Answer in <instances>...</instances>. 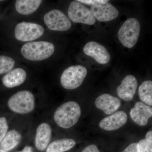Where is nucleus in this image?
Segmentation results:
<instances>
[{"mask_svg": "<svg viewBox=\"0 0 152 152\" xmlns=\"http://www.w3.org/2000/svg\"><path fill=\"white\" fill-rule=\"evenodd\" d=\"M55 51L54 45L45 41L26 43L20 50L23 57L31 61H40L47 59L53 56Z\"/></svg>", "mask_w": 152, "mask_h": 152, "instance_id": "1", "label": "nucleus"}, {"mask_svg": "<svg viewBox=\"0 0 152 152\" xmlns=\"http://www.w3.org/2000/svg\"><path fill=\"white\" fill-rule=\"evenodd\" d=\"M81 115V110L80 105L74 101H69L57 108L54 115V120L60 127L67 129L78 122Z\"/></svg>", "mask_w": 152, "mask_h": 152, "instance_id": "2", "label": "nucleus"}, {"mask_svg": "<svg viewBox=\"0 0 152 152\" xmlns=\"http://www.w3.org/2000/svg\"><path fill=\"white\" fill-rule=\"evenodd\" d=\"M8 106L10 110L14 113L20 114L29 113L34 109V96L30 91H20L10 98Z\"/></svg>", "mask_w": 152, "mask_h": 152, "instance_id": "3", "label": "nucleus"}, {"mask_svg": "<svg viewBox=\"0 0 152 152\" xmlns=\"http://www.w3.org/2000/svg\"><path fill=\"white\" fill-rule=\"evenodd\" d=\"M140 25L137 19H128L120 28L118 37L120 42L128 48L134 46L140 35Z\"/></svg>", "mask_w": 152, "mask_h": 152, "instance_id": "4", "label": "nucleus"}, {"mask_svg": "<svg viewBox=\"0 0 152 152\" xmlns=\"http://www.w3.org/2000/svg\"><path fill=\"white\" fill-rule=\"evenodd\" d=\"M87 75L86 68L83 66H71L62 74L60 80L61 85L66 89H75L82 85Z\"/></svg>", "mask_w": 152, "mask_h": 152, "instance_id": "5", "label": "nucleus"}, {"mask_svg": "<svg viewBox=\"0 0 152 152\" xmlns=\"http://www.w3.org/2000/svg\"><path fill=\"white\" fill-rule=\"evenodd\" d=\"M45 32V28L42 25L32 22H22L16 26L14 34L17 40L29 42L40 38Z\"/></svg>", "mask_w": 152, "mask_h": 152, "instance_id": "6", "label": "nucleus"}, {"mask_svg": "<svg viewBox=\"0 0 152 152\" xmlns=\"http://www.w3.org/2000/svg\"><path fill=\"white\" fill-rule=\"evenodd\" d=\"M45 24L51 31H65L71 28L72 24L66 15L60 10L53 9L45 14Z\"/></svg>", "mask_w": 152, "mask_h": 152, "instance_id": "7", "label": "nucleus"}, {"mask_svg": "<svg viewBox=\"0 0 152 152\" xmlns=\"http://www.w3.org/2000/svg\"><path fill=\"white\" fill-rule=\"evenodd\" d=\"M68 15L69 20L75 23L93 25L96 21L91 10L77 1H73L70 4Z\"/></svg>", "mask_w": 152, "mask_h": 152, "instance_id": "8", "label": "nucleus"}, {"mask_svg": "<svg viewBox=\"0 0 152 152\" xmlns=\"http://www.w3.org/2000/svg\"><path fill=\"white\" fill-rule=\"evenodd\" d=\"M90 10L95 18L99 21H110L118 16V10L108 2L92 6Z\"/></svg>", "mask_w": 152, "mask_h": 152, "instance_id": "9", "label": "nucleus"}, {"mask_svg": "<svg viewBox=\"0 0 152 152\" xmlns=\"http://www.w3.org/2000/svg\"><path fill=\"white\" fill-rule=\"evenodd\" d=\"M138 86L137 80L134 76L129 75L122 81L117 88L118 96L125 102L132 100Z\"/></svg>", "mask_w": 152, "mask_h": 152, "instance_id": "10", "label": "nucleus"}, {"mask_svg": "<svg viewBox=\"0 0 152 152\" xmlns=\"http://www.w3.org/2000/svg\"><path fill=\"white\" fill-rule=\"evenodd\" d=\"M128 120V116L124 111H118L103 119L99 126L102 129L113 131L118 129L124 126Z\"/></svg>", "mask_w": 152, "mask_h": 152, "instance_id": "11", "label": "nucleus"}, {"mask_svg": "<svg viewBox=\"0 0 152 152\" xmlns=\"http://www.w3.org/2000/svg\"><path fill=\"white\" fill-rule=\"evenodd\" d=\"M83 51L86 55L92 57L101 64H105L110 59V55L104 46L95 42H90L85 45Z\"/></svg>", "mask_w": 152, "mask_h": 152, "instance_id": "12", "label": "nucleus"}, {"mask_svg": "<svg viewBox=\"0 0 152 152\" xmlns=\"http://www.w3.org/2000/svg\"><path fill=\"white\" fill-rule=\"evenodd\" d=\"M95 104L98 109L107 115H111L120 108L121 103L120 99L109 94L99 96L95 100Z\"/></svg>", "mask_w": 152, "mask_h": 152, "instance_id": "13", "label": "nucleus"}, {"mask_svg": "<svg viewBox=\"0 0 152 152\" xmlns=\"http://www.w3.org/2000/svg\"><path fill=\"white\" fill-rule=\"evenodd\" d=\"M130 115L132 120L137 124L144 126L148 124V120L152 116V108L151 106L138 102L131 110Z\"/></svg>", "mask_w": 152, "mask_h": 152, "instance_id": "14", "label": "nucleus"}, {"mask_svg": "<svg viewBox=\"0 0 152 152\" xmlns=\"http://www.w3.org/2000/svg\"><path fill=\"white\" fill-rule=\"evenodd\" d=\"M27 72L21 68L13 69L3 77L2 82L5 87L12 88L23 84L27 78Z\"/></svg>", "mask_w": 152, "mask_h": 152, "instance_id": "15", "label": "nucleus"}, {"mask_svg": "<svg viewBox=\"0 0 152 152\" xmlns=\"http://www.w3.org/2000/svg\"><path fill=\"white\" fill-rule=\"evenodd\" d=\"M52 130L50 125L42 123L37 128L35 143L37 149L43 151L48 146L52 137Z\"/></svg>", "mask_w": 152, "mask_h": 152, "instance_id": "16", "label": "nucleus"}, {"mask_svg": "<svg viewBox=\"0 0 152 152\" xmlns=\"http://www.w3.org/2000/svg\"><path fill=\"white\" fill-rule=\"evenodd\" d=\"M42 2V0H17L15 8L20 15H28L35 12Z\"/></svg>", "mask_w": 152, "mask_h": 152, "instance_id": "17", "label": "nucleus"}, {"mask_svg": "<svg viewBox=\"0 0 152 152\" xmlns=\"http://www.w3.org/2000/svg\"><path fill=\"white\" fill-rule=\"evenodd\" d=\"M22 140L21 134L15 129L7 133L2 141L0 143V150L9 151L17 146Z\"/></svg>", "mask_w": 152, "mask_h": 152, "instance_id": "18", "label": "nucleus"}, {"mask_svg": "<svg viewBox=\"0 0 152 152\" xmlns=\"http://www.w3.org/2000/svg\"><path fill=\"white\" fill-rule=\"evenodd\" d=\"M73 139L64 138L56 140L49 144L46 152H64L70 150L75 146Z\"/></svg>", "mask_w": 152, "mask_h": 152, "instance_id": "19", "label": "nucleus"}, {"mask_svg": "<svg viewBox=\"0 0 152 152\" xmlns=\"http://www.w3.org/2000/svg\"><path fill=\"white\" fill-rule=\"evenodd\" d=\"M139 96L142 102L152 106V81L146 80L144 82L139 88Z\"/></svg>", "mask_w": 152, "mask_h": 152, "instance_id": "20", "label": "nucleus"}, {"mask_svg": "<svg viewBox=\"0 0 152 152\" xmlns=\"http://www.w3.org/2000/svg\"><path fill=\"white\" fill-rule=\"evenodd\" d=\"M15 61L12 57L0 56V75L6 74L14 69Z\"/></svg>", "mask_w": 152, "mask_h": 152, "instance_id": "21", "label": "nucleus"}, {"mask_svg": "<svg viewBox=\"0 0 152 152\" xmlns=\"http://www.w3.org/2000/svg\"><path fill=\"white\" fill-rule=\"evenodd\" d=\"M137 152H152V141L146 139L141 140L137 143Z\"/></svg>", "mask_w": 152, "mask_h": 152, "instance_id": "22", "label": "nucleus"}, {"mask_svg": "<svg viewBox=\"0 0 152 152\" xmlns=\"http://www.w3.org/2000/svg\"><path fill=\"white\" fill-rule=\"evenodd\" d=\"M9 126L5 117L0 118V143L2 141L8 132Z\"/></svg>", "mask_w": 152, "mask_h": 152, "instance_id": "23", "label": "nucleus"}, {"mask_svg": "<svg viewBox=\"0 0 152 152\" xmlns=\"http://www.w3.org/2000/svg\"><path fill=\"white\" fill-rule=\"evenodd\" d=\"M77 1L88 5L94 6L99 4H103L109 2V1L106 0H78Z\"/></svg>", "mask_w": 152, "mask_h": 152, "instance_id": "24", "label": "nucleus"}, {"mask_svg": "<svg viewBox=\"0 0 152 152\" xmlns=\"http://www.w3.org/2000/svg\"><path fill=\"white\" fill-rule=\"evenodd\" d=\"M81 152H100L96 145H89L83 150Z\"/></svg>", "mask_w": 152, "mask_h": 152, "instance_id": "25", "label": "nucleus"}, {"mask_svg": "<svg viewBox=\"0 0 152 152\" xmlns=\"http://www.w3.org/2000/svg\"><path fill=\"white\" fill-rule=\"evenodd\" d=\"M137 143H132L130 144L122 152H137Z\"/></svg>", "mask_w": 152, "mask_h": 152, "instance_id": "26", "label": "nucleus"}, {"mask_svg": "<svg viewBox=\"0 0 152 152\" xmlns=\"http://www.w3.org/2000/svg\"><path fill=\"white\" fill-rule=\"evenodd\" d=\"M18 152H33V148L30 146H27L22 151Z\"/></svg>", "mask_w": 152, "mask_h": 152, "instance_id": "27", "label": "nucleus"}, {"mask_svg": "<svg viewBox=\"0 0 152 152\" xmlns=\"http://www.w3.org/2000/svg\"><path fill=\"white\" fill-rule=\"evenodd\" d=\"M145 139L152 141V131H150L147 133L145 136Z\"/></svg>", "mask_w": 152, "mask_h": 152, "instance_id": "28", "label": "nucleus"}, {"mask_svg": "<svg viewBox=\"0 0 152 152\" xmlns=\"http://www.w3.org/2000/svg\"><path fill=\"white\" fill-rule=\"evenodd\" d=\"M0 152H7L5 151H2V150H0Z\"/></svg>", "mask_w": 152, "mask_h": 152, "instance_id": "29", "label": "nucleus"}, {"mask_svg": "<svg viewBox=\"0 0 152 152\" xmlns=\"http://www.w3.org/2000/svg\"></svg>", "mask_w": 152, "mask_h": 152, "instance_id": "30", "label": "nucleus"}]
</instances>
